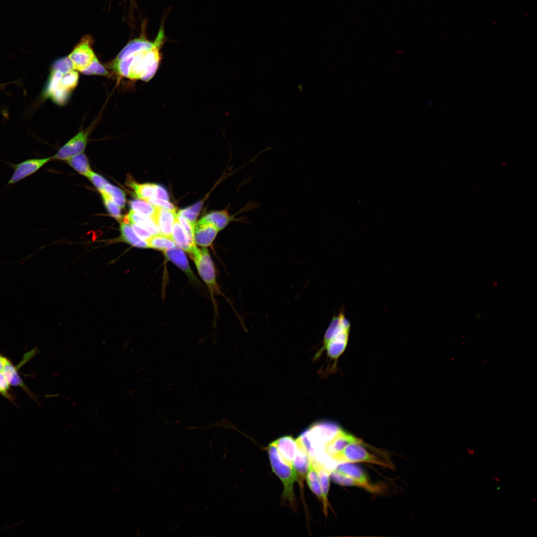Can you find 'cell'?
Listing matches in <instances>:
<instances>
[{"mask_svg": "<svg viewBox=\"0 0 537 537\" xmlns=\"http://www.w3.org/2000/svg\"><path fill=\"white\" fill-rule=\"evenodd\" d=\"M166 42L164 23L154 41L119 60L114 59L109 68L119 76L131 80L150 81L157 71L162 58L161 49Z\"/></svg>", "mask_w": 537, "mask_h": 537, "instance_id": "1", "label": "cell"}, {"mask_svg": "<svg viewBox=\"0 0 537 537\" xmlns=\"http://www.w3.org/2000/svg\"><path fill=\"white\" fill-rule=\"evenodd\" d=\"M350 328V322L346 317L343 310L333 316L325 333L322 348V350H325L327 356L332 359L337 360L345 350Z\"/></svg>", "mask_w": 537, "mask_h": 537, "instance_id": "2", "label": "cell"}, {"mask_svg": "<svg viewBox=\"0 0 537 537\" xmlns=\"http://www.w3.org/2000/svg\"><path fill=\"white\" fill-rule=\"evenodd\" d=\"M268 451L272 470L281 480L283 485L282 498L294 506L295 499L293 487L294 482L298 480L294 468L282 459L273 442L269 445Z\"/></svg>", "mask_w": 537, "mask_h": 537, "instance_id": "3", "label": "cell"}, {"mask_svg": "<svg viewBox=\"0 0 537 537\" xmlns=\"http://www.w3.org/2000/svg\"><path fill=\"white\" fill-rule=\"evenodd\" d=\"M363 444V442L351 444L331 458L340 463L366 462L392 468L389 462L370 452Z\"/></svg>", "mask_w": 537, "mask_h": 537, "instance_id": "4", "label": "cell"}, {"mask_svg": "<svg viewBox=\"0 0 537 537\" xmlns=\"http://www.w3.org/2000/svg\"><path fill=\"white\" fill-rule=\"evenodd\" d=\"M37 351L36 348H34L24 354L20 362L17 365L13 364L8 358L0 354V372L4 376L11 386L20 388L29 396L33 399H34V395L20 376L19 370L35 355Z\"/></svg>", "mask_w": 537, "mask_h": 537, "instance_id": "5", "label": "cell"}, {"mask_svg": "<svg viewBox=\"0 0 537 537\" xmlns=\"http://www.w3.org/2000/svg\"><path fill=\"white\" fill-rule=\"evenodd\" d=\"M190 255L199 274L207 285L212 296L219 294L220 291L216 279L214 265L208 250L197 247Z\"/></svg>", "mask_w": 537, "mask_h": 537, "instance_id": "6", "label": "cell"}, {"mask_svg": "<svg viewBox=\"0 0 537 537\" xmlns=\"http://www.w3.org/2000/svg\"><path fill=\"white\" fill-rule=\"evenodd\" d=\"M91 44L92 40L90 37H83L68 56L75 70L82 73L89 67L97 58L91 47Z\"/></svg>", "mask_w": 537, "mask_h": 537, "instance_id": "7", "label": "cell"}, {"mask_svg": "<svg viewBox=\"0 0 537 537\" xmlns=\"http://www.w3.org/2000/svg\"><path fill=\"white\" fill-rule=\"evenodd\" d=\"M90 130L89 128L79 132L70 139L52 157V159L68 160L71 157L83 153L88 143Z\"/></svg>", "mask_w": 537, "mask_h": 537, "instance_id": "8", "label": "cell"}, {"mask_svg": "<svg viewBox=\"0 0 537 537\" xmlns=\"http://www.w3.org/2000/svg\"><path fill=\"white\" fill-rule=\"evenodd\" d=\"M52 159V157L42 159H30L14 164L12 166L13 172L7 185L17 183L32 175Z\"/></svg>", "mask_w": 537, "mask_h": 537, "instance_id": "9", "label": "cell"}, {"mask_svg": "<svg viewBox=\"0 0 537 537\" xmlns=\"http://www.w3.org/2000/svg\"><path fill=\"white\" fill-rule=\"evenodd\" d=\"M334 470L359 481L364 485L365 489L370 492L378 493L382 491V488L381 486L371 483L363 470L353 463H341Z\"/></svg>", "mask_w": 537, "mask_h": 537, "instance_id": "10", "label": "cell"}, {"mask_svg": "<svg viewBox=\"0 0 537 537\" xmlns=\"http://www.w3.org/2000/svg\"><path fill=\"white\" fill-rule=\"evenodd\" d=\"M218 231L214 224L202 217L195 224L194 242L201 247H208L212 244Z\"/></svg>", "mask_w": 537, "mask_h": 537, "instance_id": "11", "label": "cell"}, {"mask_svg": "<svg viewBox=\"0 0 537 537\" xmlns=\"http://www.w3.org/2000/svg\"><path fill=\"white\" fill-rule=\"evenodd\" d=\"M362 441L341 428L335 436L324 444V451L330 457L342 451L352 443H362Z\"/></svg>", "mask_w": 537, "mask_h": 537, "instance_id": "12", "label": "cell"}, {"mask_svg": "<svg viewBox=\"0 0 537 537\" xmlns=\"http://www.w3.org/2000/svg\"><path fill=\"white\" fill-rule=\"evenodd\" d=\"M177 215L176 210L157 206V211L152 218L156 224L160 234L172 238L173 227Z\"/></svg>", "mask_w": 537, "mask_h": 537, "instance_id": "13", "label": "cell"}, {"mask_svg": "<svg viewBox=\"0 0 537 537\" xmlns=\"http://www.w3.org/2000/svg\"><path fill=\"white\" fill-rule=\"evenodd\" d=\"M163 252L165 257L182 270L191 281L195 282L197 281L189 267L186 255L182 249L176 246Z\"/></svg>", "mask_w": 537, "mask_h": 537, "instance_id": "14", "label": "cell"}, {"mask_svg": "<svg viewBox=\"0 0 537 537\" xmlns=\"http://www.w3.org/2000/svg\"><path fill=\"white\" fill-rule=\"evenodd\" d=\"M273 442L282 459L289 465L293 466L298 448L296 440L290 436H284Z\"/></svg>", "mask_w": 537, "mask_h": 537, "instance_id": "15", "label": "cell"}, {"mask_svg": "<svg viewBox=\"0 0 537 537\" xmlns=\"http://www.w3.org/2000/svg\"><path fill=\"white\" fill-rule=\"evenodd\" d=\"M296 440L298 448L293 466L298 478V480L302 483L306 476L310 463V457L307 450L301 441L298 438Z\"/></svg>", "mask_w": 537, "mask_h": 537, "instance_id": "16", "label": "cell"}, {"mask_svg": "<svg viewBox=\"0 0 537 537\" xmlns=\"http://www.w3.org/2000/svg\"><path fill=\"white\" fill-rule=\"evenodd\" d=\"M172 238L177 246L189 255L197 248L196 244L189 239L184 231L178 220V215L173 225Z\"/></svg>", "mask_w": 537, "mask_h": 537, "instance_id": "17", "label": "cell"}, {"mask_svg": "<svg viewBox=\"0 0 537 537\" xmlns=\"http://www.w3.org/2000/svg\"><path fill=\"white\" fill-rule=\"evenodd\" d=\"M120 230L119 241L126 243L133 247L149 248L147 242L139 238L134 233L128 223L120 222Z\"/></svg>", "mask_w": 537, "mask_h": 537, "instance_id": "18", "label": "cell"}, {"mask_svg": "<svg viewBox=\"0 0 537 537\" xmlns=\"http://www.w3.org/2000/svg\"><path fill=\"white\" fill-rule=\"evenodd\" d=\"M312 462V461H311ZM317 470L322 491V504L325 515H328V507L329 506L328 494L330 487V472L319 462H312Z\"/></svg>", "mask_w": 537, "mask_h": 537, "instance_id": "19", "label": "cell"}, {"mask_svg": "<svg viewBox=\"0 0 537 537\" xmlns=\"http://www.w3.org/2000/svg\"><path fill=\"white\" fill-rule=\"evenodd\" d=\"M129 223L132 222L145 229L151 234L160 233L159 229L152 218L149 216L130 210L127 215Z\"/></svg>", "mask_w": 537, "mask_h": 537, "instance_id": "20", "label": "cell"}, {"mask_svg": "<svg viewBox=\"0 0 537 537\" xmlns=\"http://www.w3.org/2000/svg\"><path fill=\"white\" fill-rule=\"evenodd\" d=\"M128 185L134 190L136 196L140 199L149 201L156 198L158 184L150 183H139L130 180Z\"/></svg>", "mask_w": 537, "mask_h": 537, "instance_id": "21", "label": "cell"}, {"mask_svg": "<svg viewBox=\"0 0 537 537\" xmlns=\"http://www.w3.org/2000/svg\"><path fill=\"white\" fill-rule=\"evenodd\" d=\"M146 242L149 248L163 252L177 246L172 238L160 233L152 235Z\"/></svg>", "mask_w": 537, "mask_h": 537, "instance_id": "22", "label": "cell"}, {"mask_svg": "<svg viewBox=\"0 0 537 537\" xmlns=\"http://www.w3.org/2000/svg\"><path fill=\"white\" fill-rule=\"evenodd\" d=\"M307 483L310 490L322 502V491L317 470L310 459V463L306 474Z\"/></svg>", "mask_w": 537, "mask_h": 537, "instance_id": "23", "label": "cell"}, {"mask_svg": "<svg viewBox=\"0 0 537 537\" xmlns=\"http://www.w3.org/2000/svg\"><path fill=\"white\" fill-rule=\"evenodd\" d=\"M67 161L74 170L87 177L91 171L88 159L84 153L74 156Z\"/></svg>", "mask_w": 537, "mask_h": 537, "instance_id": "24", "label": "cell"}, {"mask_svg": "<svg viewBox=\"0 0 537 537\" xmlns=\"http://www.w3.org/2000/svg\"><path fill=\"white\" fill-rule=\"evenodd\" d=\"M203 217L214 224L219 231L224 229L232 219L225 210L212 211Z\"/></svg>", "mask_w": 537, "mask_h": 537, "instance_id": "25", "label": "cell"}, {"mask_svg": "<svg viewBox=\"0 0 537 537\" xmlns=\"http://www.w3.org/2000/svg\"><path fill=\"white\" fill-rule=\"evenodd\" d=\"M129 205L131 210L134 211L151 218L154 216L157 209V206L143 200H130Z\"/></svg>", "mask_w": 537, "mask_h": 537, "instance_id": "26", "label": "cell"}, {"mask_svg": "<svg viewBox=\"0 0 537 537\" xmlns=\"http://www.w3.org/2000/svg\"><path fill=\"white\" fill-rule=\"evenodd\" d=\"M103 191L115 204L122 208L125 207V194L120 188L108 183L105 185Z\"/></svg>", "mask_w": 537, "mask_h": 537, "instance_id": "27", "label": "cell"}, {"mask_svg": "<svg viewBox=\"0 0 537 537\" xmlns=\"http://www.w3.org/2000/svg\"><path fill=\"white\" fill-rule=\"evenodd\" d=\"M100 192L101 194L104 205L109 214L117 220H121L123 219L120 207L115 204L103 190Z\"/></svg>", "mask_w": 537, "mask_h": 537, "instance_id": "28", "label": "cell"}, {"mask_svg": "<svg viewBox=\"0 0 537 537\" xmlns=\"http://www.w3.org/2000/svg\"><path fill=\"white\" fill-rule=\"evenodd\" d=\"M86 75L109 76V73L96 58L92 64L82 72Z\"/></svg>", "mask_w": 537, "mask_h": 537, "instance_id": "29", "label": "cell"}, {"mask_svg": "<svg viewBox=\"0 0 537 537\" xmlns=\"http://www.w3.org/2000/svg\"><path fill=\"white\" fill-rule=\"evenodd\" d=\"M202 202H198L190 207L180 210L179 213L195 224V221L202 206Z\"/></svg>", "mask_w": 537, "mask_h": 537, "instance_id": "30", "label": "cell"}, {"mask_svg": "<svg viewBox=\"0 0 537 537\" xmlns=\"http://www.w3.org/2000/svg\"><path fill=\"white\" fill-rule=\"evenodd\" d=\"M52 69L58 70L64 74L74 70L72 63L68 56L56 60L53 63Z\"/></svg>", "mask_w": 537, "mask_h": 537, "instance_id": "31", "label": "cell"}, {"mask_svg": "<svg viewBox=\"0 0 537 537\" xmlns=\"http://www.w3.org/2000/svg\"><path fill=\"white\" fill-rule=\"evenodd\" d=\"M178 218L187 235L192 242L195 243L194 240V229L195 224L190 222L186 217L179 213L178 214Z\"/></svg>", "mask_w": 537, "mask_h": 537, "instance_id": "32", "label": "cell"}, {"mask_svg": "<svg viewBox=\"0 0 537 537\" xmlns=\"http://www.w3.org/2000/svg\"><path fill=\"white\" fill-rule=\"evenodd\" d=\"M87 178L91 181L99 192L103 191L108 181L100 175L91 171Z\"/></svg>", "mask_w": 537, "mask_h": 537, "instance_id": "33", "label": "cell"}, {"mask_svg": "<svg viewBox=\"0 0 537 537\" xmlns=\"http://www.w3.org/2000/svg\"><path fill=\"white\" fill-rule=\"evenodd\" d=\"M129 223L134 233L141 239L146 241L152 235L150 232L137 224L132 222Z\"/></svg>", "mask_w": 537, "mask_h": 537, "instance_id": "34", "label": "cell"}, {"mask_svg": "<svg viewBox=\"0 0 537 537\" xmlns=\"http://www.w3.org/2000/svg\"><path fill=\"white\" fill-rule=\"evenodd\" d=\"M148 202L158 207L164 208L171 210H176V208L175 206L172 203L170 202L169 200H165L155 198L150 200Z\"/></svg>", "mask_w": 537, "mask_h": 537, "instance_id": "35", "label": "cell"}, {"mask_svg": "<svg viewBox=\"0 0 537 537\" xmlns=\"http://www.w3.org/2000/svg\"><path fill=\"white\" fill-rule=\"evenodd\" d=\"M156 198L169 200V195L166 189L163 186L158 185L156 191Z\"/></svg>", "mask_w": 537, "mask_h": 537, "instance_id": "36", "label": "cell"}, {"mask_svg": "<svg viewBox=\"0 0 537 537\" xmlns=\"http://www.w3.org/2000/svg\"><path fill=\"white\" fill-rule=\"evenodd\" d=\"M467 450V451H468V453L471 454H474V450L473 449L468 448Z\"/></svg>", "mask_w": 537, "mask_h": 537, "instance_id": "37", "label": "cell"}, {"mask_svg": "<svg viewBox=\"0 0 537 537\" xmlns=\"http://www.w3.org/2000/svg\"><path fill=\"white\" fill-rule=\"evenodd\" d=\"M493 479H494V480H495L496 481H498V482L500 481V479H499V478L498 477L493 478Z\"/></svg>", "mask_w": 537, "mask_h": 537, "instance_id": "38", "label": "cell"}]
</instances>
